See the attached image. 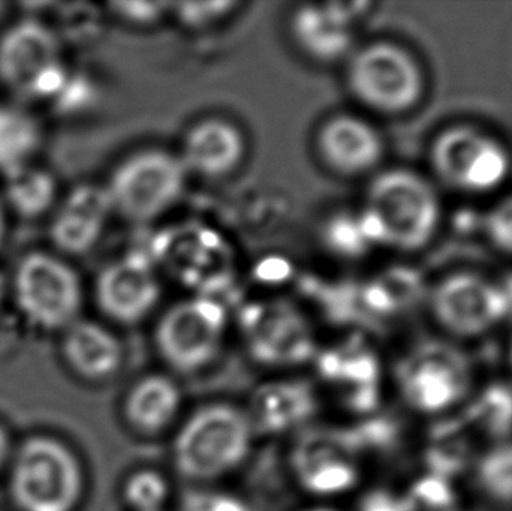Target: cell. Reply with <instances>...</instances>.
I'll use <instances>...</instances> for the list:
<instances>
[{"label":"cell","instance_id":"obj_1","mask_svg":"<svg viewBox=\"0 0 512 511\" xmlns=\"http://www.w3.org/2000/svg\"><path fill=\"white\" fill-rule=\"evenodd\" d=\"M255 438L243 408L228 402L201 405L177 425L171 462L192 486L213 485L248 461Z\"/></svg>","mask_w":512,"mask_h":511},{"label":"cell","instance_id":"obj_2","mask_svg":"<svg viewBox=\"0 0 512 511\" xmlns=\"http://www.w3.org/2000/svg\"><path fill=\"white\" fill-rule=\"evenodd\" d=\"M8 468L9 497L18 511H77L83 503V462L53 435L26 438L15 447Z\"/></svg>","mask_w":512,"mask_h":511},{"label":"cell","instance_id":"obj_3","mask_svg":"<svg viewBox=\"0 0 512 511\" xmlns=\"http://www.w3.org/2000/svg\"><path fill=\"white\" fill-rule=\"evenodd\" d=\"M439 219L438 194L414 171H384L367 189V228H373L375 240L391 248L399 251L424 248L435 236Z\"/></svg>","mask_w":512,"mask_h":511},{"label":"cell","instance_id":"obj_4","mask_svg":"<svg viewBox=\"0 0 512 511\" xmlns=\"http://www.w3.org/2000/svg\"><path fill=\"white\" fill-rule=\"evenodd\" d=\"M227 330V311L221 303L204 297L182 300L159 318L155 348L170 371L200 374L221 356Z\"/></svg>","mask_w":512,"mask_h":511},{"label":"cell","instance_id":"obj_5","mask_svg":"<svg viewBox=\"0 0 512 511\" xmlns=\"http://www.w3.org/2000/svg\"><path fill=\"white\" fill-rule=\"evenodd\" d=\"M189 173L179 155L149 149L125 159L107 186L113 212L131 222H150L171 209L185 192Z\"/></svg>","mask_w":512,"mask_h":511},{"label":"cell","instance_id":"obj_6","mask_svg":"<svg viewBox=\"0 0 512 511\" xmlns=\"http://www.w3.org/2000/svg\"><path fill=\"white\" fill-rule=\"evenodd\" d=\"M346 75L354 98L378 113H405L423 95V72L417 60L391 42L361 48L351 57Z\"/></svg>","mask_w":512,"mask_h":511},{"label":"cell","instance_id":"obj_7","mask_svg":"<svg viewBox=\"0 0 512 511\" xmlns=\"http://www.w3.org/2000/svg\"><path fill=\"white\" fill-rule=\"evenodd\" d=\"M430 162L442 182L469 194L495 191L511 170L510 153L504 144L468 125L442 131L433 141Z\"/></svg>","mask_w":512,"mask_h":511},{"label":"cell","instance_id":"obj_8","mask_svg":"<svg viewBox=\"0 0 512 511\" xmlns=\"http://www.w3.org/2000/svg\"><path fill=\"white\" fill-rule=\"evenodd\" d=\"M396 383L409 410L436 417L456 410L469 399L475 381L471 366L457 351L433 345L406 357Z\"/></svg>","mask_w":512,"mask_h":511},{"label":"cell","instance_id":"obj_9","mask_svg":"<svg viewBox=\"0 0 512 511\" xmlns=\"http://www.w3.org/2000/svg\"><path fill=\"white\" fill-rule=\"evenodd\" d=\"M15 300L21 314L42 330H66L83 303L80 279L63 261L51 255H27L15 273Z\"/></svg>","mask_w":512,"mask_h":511},{"label":"cell","instance_id":"obj_10","mask_svg":"<svg viewBox=\"0 0 512 511\" xmlns=\"http://www.w3.org/2000/svg\"><path fill=\"white\" fill-rule=\"evenodd\" d=\"M291 470L307 494L340 497L360 482V447L346 432L306 431L292 449Z\"/></svg>","mask_w":512,"mask_h":511},{"label":"cell","instance_id":"obj_11","mask_svg":"<svg viewBox=\"0 0 512 511\" xmlns=\"http://www.w3.org/2000/svg\"><path fill=\"white\" fill-rule=\"evenodd\" d=\"M507 296L489 279L472 273L448 276L432 297L436 323L451 336L478 338L507 318Z\"/></svg>","mask_w":512,"mask_h":511},{"label":"cell","instance_id":"obj_12","mask_svg":"<svg viewBox=\"0 0 512 511\" xmlns=\"http://www.w3.org/2000/svg\"><path fill=\"white\" fill-rule=\"evenodd\" d=\"M162 285L155 267L141 255L108 264L96 282V303L105 317L122 326L143 323L158 306Z\"/></svg>","mask_w":512,"mask_h":511},{"label":"cell","instance_id":"obj_13","mask_svg":"<svg viewBox=\"0 0 512 511\" xmlns=\"http://www.w3.org/2000/svg\"><path fill=\"white\" fill-rule=\"evenodd\" d=\"M245 411L256 437H277L301 432L318 411V396L312 384L297 378L267 381L256 387Z\"/></svg>","mask_w":512,"mask_h":511},{"label":"cell","instance_id":"obj_14","mask_svg":"<svg viewBox=\"0 0 512 511\" xmlns=\"http://www.w3.org/2000/svg\"><path fill=\"white\" fill-rule=\"evenodd\" d=\"M316 150L331 171L354 177L369 173L381 162L384 141L366 120L339 114L322 123L316 134Z\"/></svg>","mask_w":512,"mask_h":511},{"label":"cell","instance_id":"obj_15","mask_svg":"<svg viewBox=\"0 0 512 511\" xmlns=\"http://www.w3.org/2000/svg\"><path fill=\"white\" fill-rule=\"evenodd\" d=\"M183 390L168 374H147L129 386L122 399L125 425L144 438H155L177 426L182 416Z\"/></svg>","mask_w":512,"mask_h":511},{"label":"cell","instance_id":"obj_16","mask_svg":"<svg viewBox=\"0 0 512 511\" xmlns=\"http://www.w3.org/2000/svg\"><path fill=\"white\" fill-rule=\"evenodd\" d=\"M246 153V141L234 123L219 117L195 123L182 144V159L189 174L221 179L233 173Z\"/></svg>","mask_w":512,"mask_h":511},{"label":"cell","instance_id":"obj_17","mask_svg":"<svg viewBox=\"0 0 512 511\" xmlns=\"http://www.w3.org/2000/svg\"><path fill=\"white\" fill-rule=\"evenodd\" d=\"M62 356L69 371L90 384L113 380L125 363V347L116 333L93 321L78 320L65 330Z\"/></svg>","mask_w":512,"mask_h":511},{"label":"cell","instance_id":"obj_18","mask_svg":"<svg viewBox=\"0 0 512 511\" xmlns=\"http://www.w3.org/2000/svg\"><path fill=\"white\" fill-rule=\"evenodd\" d=\"M113 213L107 188L81 185L63 203L51 225V239L60 251L87 254L101 239Z\"/></svg>","mask_w":512,"mask_h":511},{"label":"cell","instance_id":"obj_19","mask_svg":"<svg viewBox=\"0 0 512 511\" xmlns=\"http://www.w3.org/2000/svg\"><path fill=\"white\" fill-rule=\"evenodd\" d=\"M57 60L53 33L38 21H21L0 39V78L29 96L33 81Z\"/></svg>","mask_w":512,"mask_h":511},{"label":"cell","instance_id":"obj_20","mask_svg":"<svg viewBox=\"0 0 512 511\" xmlns=\"http://www.w3.org/2000/svg\"><path fill=\"white\" fill-rule=\"evenodd\" d=\"M298 47L318 62H336L354 42L352 15L342 5H304L292 17Z\"/></svg>","mask_w":512,"mask_h":511},{"label":"cell","instance_id":"obj_21","mask_svg":"<svg viewBox=\"0 0 512 511\" xmlns=\"http://www.w3.org/2000/svg\"><path fill=\"white\" fill-rule=\"evenodd\" d=\"M41 131L32 116L12 107H0V170L6 174L26 167L38 149Z\"/></svg>","mask_w":512,"mask_h":511},{"label":"cell","instance_id":"obj_22","mask_svg":"<svg viewBox=\"0 0 512 511\" xmlns=\"http://www.w3.org/2000/svg\"><path fill=\"white\" fill-rule=\"evenodd\" d=\"M6 176V198L21 216L33 218L42 215L53 204L56 182L45 171L23 167Z\"/></svg>","mask_w":512,"mask_h":511},{"label":"cell","instance_id":"obj_23","mask_svg":"<svg viewBox=\"0 0 512 511\" xmlns=\"http://www.w3.org/2000/svg\"><path fill=\"white\" fill-rule=\"evenodd\" d=\"M120 495L128 511H167L173 488L162 471L141 467L123 479Z\"/></svg>","mask_w":512,"mask_h":511},{"label":"cell","instance_id":"obj_24","mask_svg":"<svg viewBox=\"0 0 512 511\" xmlns=\"http://www.w3.org/2000/svg\"><path fill=\"white\" fill-rule=\"evenodd\" d=\"M182 511H249L245 501L212 485L192 486L183 494Z\"/></svg>","mask_w":512,"mask_h":511},{"label":"cell","instance_id":"obj_25","mask_svg":"<svg viewBox=\"0 0 512 511\" xmlns=\"http://www.w3.org/2000/svg\"><path fill=\"white\" fill-rule=\"evenodd\" d=\"M487 237L496 249L512 255V195L499 201L486 218Z\"/></svg>","mask_w":512,"mask_h":511},{"label":"cell","instance_id":"obj_26","mask_svg":"<svg viewBox=\"0 0 512 511\" xmlns=\"http://www.w3.org/2000/svg\"><path fill=\"white\" fill-rule=\"evenodd\" d=\"M236 5L234 2L182 3L177 5L176 14L188 26L201 27L221 20Z\"/></svg>","mask_w":512,"mask_h":511},{"label":"cell","instance_id":"obj_27","mask_svg":"<svg viewBox=\"0 0 512 511\" xmlns=\"http://www.w3.org/2000/svg\"><path fill=\"white\" fill-rule=\"evenodd\" d=\"M357 511H412V501L387 489H375L361 498Z\"/></svg>","mask_w":512,"mask_h":511},{"label":"cell","instance_id":"obj_28","mask_svg":"<svg viewBox=\"0 0 512 511\" xmlns=\"http://www.w3.org/2000/svg\"><path fill=\"white\" fill-rule=\"evenodd\" d=\"M66 83L65 71L59 62L45 68L41 74L33 81L32 89H30L29 96L35 98H50L60 93Z\"/></svg>","mask_w":512,"mask_h":511},{"label":"cell","instance_id":"obj_29","mask_svg":"<svg viewBox=\"0 0 512 511\" xmlns=\"http://www.w3.org/2000/svg\"><path fill=\"white\" fill-rule=\"evenodd\" d=\"M117 12L135 23H150L161 17L165 3H117Z\"/></svg>","mask_w":512,"mask_h":511},{"label":"cell","instance_id":"obj_30","mask_svg":"<svg viewBox=\"0 0 512 511\" xmlns=\"http://www.w3.org/2000/svg\"><path fill=\"white\" fill-rule=\"evenodd\" d=\"M12 452H14V447H12L11 438L6 429L0 426V471L8 467Z\"/></svg>","mask_w":512,"mask_h":511},{"label":"cell","instance_id":"obj_31","mask_svg":"<svg viewBox=\"0 0 512 511\" xmlns=\"http://www.w3.org/2000/svg\"><path fill=\"white\" fill-rule=\"evenodd\" d=\"M301 511H340L334 509L333 506H327V504H318V506L307 507V509Z\"/></svg>","mask_w":512,"mask_h":511},{"label":"cell","instance_id":"obj_32","mask_svg":"<svg viewBox=\"0 0 512 511\" xmlns=\"http://www.w3.org/2000/svg\"><path fill=\"white\" fill-rule=\"evenodd\" d=\"M507 365H508V374H510V378H511V381H512V339H511V344H510V348H508V353H507Z\"/></svg>","mask_w":512,"mask_h":511},{"label":"cell","instance_id":"obj_33","mask_svg":"<svg viewBox=\"0 0 512 511\" xmlns=\"http://www.w3.org/2000/svg\"><path fill=\"white\" fill-rule=\"evenodd\" d=\"M5 278H3L2 273H0V302H2L3 294H5Z\"/></svg>","mask_w":512,"mask_h":511},{"label":"cell","instance_id":"obj_34","mask_svg":"<svg viewBox=\"0 0 512 511\" xmlns=\"http://www.w3.org/2000/svg\"><path fill=\"white\" fill-rule=\"evenodd\" d=\"M3 227H5V225H3V213H2V209H0V242H2Z\"/></svg>","mask_w":512,"mask_h":511}]
</instances>
